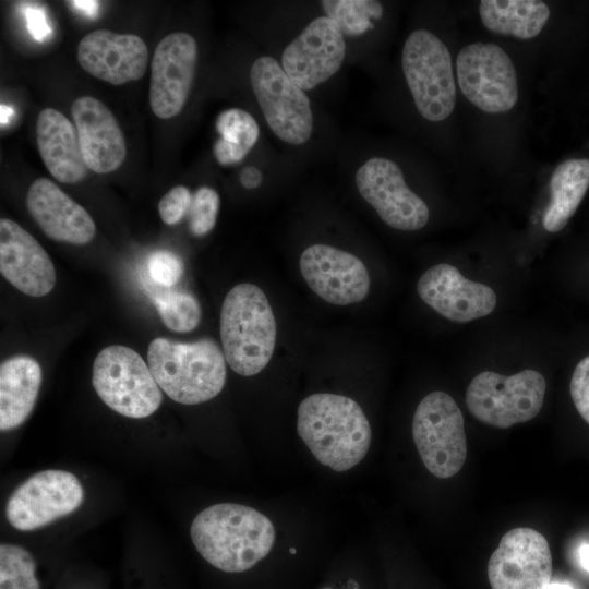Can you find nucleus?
<instances>
[{"label":"nucleus","mask_w":589,"mask_h":589,"mask_svg":"<svg viewBox=\"0 0 589 589\" xmlns=\"http://www.w3.org/2000/svg\"><path fill=\"white\" fill-rule=\"evenodd\" d=\"M190 536L197 552L212 566L226 573H242L269 553L275 528L252 507L221 503L195 516Z\"/></svg>","instance_id":"f257e3e1"},{"label":"nucleus","mask_w":589,"mask_h":589,"mask_svg":"<svg viewBox=\"0 0 589 589\" xmlns=\"http://www.w3.org/2000/svg\"><path fill=\"white\" fill-rule=\"evenodd\" d=\"M297 431L316 460L336 471L357 466L372 441L369 420L358 402L329 393L313 394L300 402Z\"/></svg>","instance_id":"f03ea898"},{"label":"nucleus","mask_w":589,"mask_h":589,"mask_svg":"<svg viewBox=\"0 0 589 589\" xmlns=\"http://www.w3.org/2000/svg\"><path fill=\"white\" fill-rule=\"evenodd\" d=\"M226 359L211 338L180 342L153 339L147 364L166 395L182 405H197L217 396L226 382Z\"/></svg>","instance_id":"7ed1b4c3"},{"label":"nucleus","mask_w":589,"mask_h":589,"mask_svg":"<svg viewBox=\"0 0 589 589\" xmlns=\"http://www.w3.org/2000/svg\"><path fill=\"white\" fill-rule=\"evenodd\" d=\"M276 320L264 291L238 284L226 294L220 311V340L228 365L242 376L260 373L276 345Z\"/></svg>","instance_id":"20e7f679"},{"label":"nucleus","mask_w":589,"mask_h":589,"mask_svg":"<svg viewBox=\"0 0 589 589\" xmlns=\"http://www.w3.org/2000/svg\"><path fill=\"white\" fill-rule=\"evenodd\" d=\"M545 389V378L536 370L528 369L509 376L483 371L468 385L466 405L480 422L507 429L538 416Z\"/></svg>","instance_id":"39448f33"},{"label":"nucleus","mask_w":589,"mask_h":589,"mask_svg":"<svg viewBox=\"0 0 589 589\" xmlns=\"http://www.w3.org/2000/svg\"><path fill=\"white\" fill-rule=\"evenodd\" d=\"M402 71L419 113L438 122L454 110L456 85L448 48L426 29L413 31L401 53Z\"/></svg>","instance_id":"423d86ee"},{"label":"nucleus","mask_w":589,"mask_h":589,"mask_svg":"<svg viewBox=\"0 0 589 589\" xmlns=\"http://www.w3.org/2000/svg\"><path fill=\"white\" fill-rule=\"evenodd\" d=\"M92 383L110 409L128 418H146L163 400L148 364L133 349L121 345L108 346L97 354Z\"/></svg>","instance_id":"0eeeda50"},{"label":"nucleus","mask_w":589,"mask_h":589,"mask_svg":"<svg viewBox=\"0 0 589 589\" xmlns=\"http://www.w3.org/2000/svg\"><path fill=\"white\" fill-rule=\"evenodd\" d=\"M412 437L423 465L436 478H450L462 468L467 457L464 418L448 394L432 392L420 401Z\"/></svg>","instance_id":"6e6552de"},{"label":"nucleus","mask_w":589,"mask_h":589,"mask_svg":"<svg viewBox=\"0 0 589 589\" xmlns=\"http://www.w3.org/2000/svg\"><path fill=\"white\" fill-rule=\"evenodd\" d=\"M250 83L264 118L281 141L300 145L313 130L309 97L272 57L257 58L250 70Z\"/></svg>","instance_id":"1a4fd4ad"},{"label":"nucleus","mask_w":589,"mask_h":589,"mask_svg":"<svg viewBox=\"0 0 589 589\" xmlns=\"http://www.w3.org/2000/svg\"><path fill=\"white\" fill-rule=\"evenodd\" d=\"M457 81L465 97L488 113L509 111L518 100V82L510 57L492 43H472L456 59Z\"/></svg>","instance_id":"9d476101"},{"label":"nucleus","mask_w":589,"mask_h":589,"mask_svg":"<svg viewBox=\"0 0 589 589\" xmlns=\"http://www.w3.org/2000/svg\"><path fill=\"white\" fill-rule=\"evenodd\" d=\"M83 501V486L73 473L44 470L14 490L7 502L5 517L13 528L31 531L70 515Z\"/></svg>","instance_id":"9b49d317"},{"label":"nucleus","mask_w":589,"mask_h":589,"mask_svg":"<svg viewBox=\"0 0 589 589\" xmlns=\"http://www.w3.org/2000/svg\"><path fill=\"white\" fill-rule=\"evenodd\" d=\"M356 184L361 196L392 228L419 230L429 221L428 205L409 189L401 169L393 160L381 157L366 160L357 170Z\"/></svg>","instance_id":"f8f14e48"},{"label":"nucleus","mask_w":589,"mask_h":589,"mask_svg":"<svg viewBox=\"0 0 589 589\" xmlns=\"http://www.w3.org/2000/svg\"><path fill=\"white\" fill-rule=\"evenodd\" d=\"M552 555L543 534L531 528L506 532L488 563L492 589H548Z\"/></svg>","instance_id":"ddd939ff"},{"label":"nucleus","mask_w":589,"mask_h":589,"mask_svg":"<svg viewBox=\"0 0 589 589\" xmlns=\"http://www.w3.org/2000/svg\"><path fill=\"white\" fill-rule=\"evenodd\" d=\"M197 65V45L188 33L173 32L156 46L152 60L149 105L161 119L177 116L190 94Z\"/></svg>","instance_id":"4468645a"},{"label":"nucleus","mask_w":589,"mask_h":589,"mask_svg":"<svg viewBox=\"0 0 589 589\" xmlns=\"http://www.w3.org/2000/svg\"><path fill=\"white\" fill-rule=\"evenodd\" d=\"M299 266L311 290L328 303L349 305L362 301L369 293L368 268L350 252L313 244L302 252Z\"/></svg>","instance_id":"2eb2a0df"},{"label":"nucleus","mask_w":589,"mask_h":589,"mask_svg":"<svg viewBox=\"0 0 589 589\" xmlns=\"http://www.w3.org/2000/svg\"><path fill=\"white\" fill-rule=\"evenodd\" d=\"M345 56L342 33L326 15L318 16L285 48L281 67L302 91H311L337 73Z\"/></svg>","instance_id":"dca6fc26"},{"label":"nucleus","mask_w":589,"mask_h":589,"mask_svg":"<svg viewBox=\"0 0 589 589\" xmlns=\"http://www.w3.org/2000/svg\"><path fill=\"white\" fill-rule=\"evenodd\" d=\"M417 291L425 304L455 323L484 317L497 302L491 287L466 278L447 263L426 269L418 280Z\"/></svg>","instance_id":"f3484780"},{"label":"nucleus","mask_w":589,"mask_h":589,"mask_svg":"<svg viewBox=\"0 0 589 589\" xmlns=\"http://www.w3.org/2000/svg\"><path fill=\"white\" fill-rule=\"evenodd\" d=\"M77 61L91 75L112 85H122L144 75L148 49L136 35L96 29L81 39Z\"/></svg>","instance_id":"a211bd4d"},{"label":"nucleus","mask_w":589,"mask_h":589,"mask_svg":"<svg viewBox=\"0 0 589 589\" xmlns=\"http://www.w3.org/2000/svg\"><path fill=\"white\" fill-rule=\"evenodd\" d=\"M0 272L31 297L49 293L56 284L53 263L39 242L17 223L0 220Z\"/></svg>","instance_id":"6ab92c4d"},{"label":"nucleus","mask_w":589,"mask_h":589,"mask_svg":"<svg viewBox=\"0 0 589 589\" xmlns=\"http://www.w3.org/2000/svg\"><path fill=\"white\" fill-rule=\"evenodd\" d=\"M71 113L88 170L96 173L117 170L125 159L127 145L110 109L95 97L82 96L72 103Z\"/></svg>","instance_id":"aec40b11"},{"label":"nucleus","mask_w":589,"mask_h":589,"mask_svg":"<svg viewBox=\"0 0 589 589\" xmlns=\"http://www.w3.org/2000/svg\"><path fill=\"white\" fill-rule=\"evenodd\" d=\"M26 206L34 221L55 241L83 245L96 233L87 211L47 178H38L31 184Z\"/></svg>","instance_id":"412c9836"},{"label":"nucleus","mask_w":589,"mask_h":589,"mask_svg":"<svg viewBox=\"0 0 589 589\" xmlns=\"http://www.w3.org/2000/svg\"><path fill=\"white\" fill-rule=\"evenodd\" d=\"M36 142L41 160L57 181L73 184L87 176L76 129L59 110L45 108L39 112Z\"/></svg>","instance_id":"4be33fe9"},{"label":"nucleus","mask_w":589,"mask_h":589,"mask_svg":"<svg viewBox=\"0 0 589 589\" xmlns=\"http://www.w3.org/2000/svg\"><path fill=\"white\" fill-rule=\"evenodd\" d=\"M41 384L39 363L29 356H15L0 366V429L21 425L31 414Z\"/></svg>","instance_id":"5701e85b"},{"label":"nucleus","mask_w":589,"mask_h":589,"mask_svg":"<svg viewBox=\"0 0 589 589\" xmlns=\"http://www.w3.org/2000/svg\"><path fill=\"white\" fill-rule=\"evenodd\" d=\"M589 189V158H569L554 169L550 179V203L543 227L550 232L562 230L576 213Z\"/></svg>","instance_id":"b1692460"},{"label":"nucleus","mask_w":589,"mask_h":589,"mask_svg":"<svg viewBox=\"0 0 589 589\" xmlns=\"http://www.w3.org/2000/svg\"><path fill=\"white\" fill-rule=\"evenodd\" d=\"M480 19L489 31L531 39L540 34L550 17V9L539 0H482Z\"/></svg>","instance_id":"393cba45"},{"label":"nucleus","mask_w":589,"mask_h":589,"mask_svg":"<svg viewBox=\"0 0 589 589\" xmlns=\"http://www.w3.org/2000/svg\"><path fill=\"white\" fill-rule=\"evenodd\" d=\"M219 139L214 143L213 154L221 166L240 163L259 140L260 128L245 110L230 108L221 111L215 121Z\"/></svg>","instance_id":"a878e982"},{"label":"nucleus","mask_w":589,"mask_h":589,"mask_svg":"<svg viewBox=\"0 0 589 589\" xmlns=\"http://www.w3.org/2000/svg\"><path fill=\"white\" fill-rule=\"evenodd\" d=\"M322 9L347 36L362 35L373 28L372 19L378 20L383 15V8L378 1L373 0H324Z\"/></svg>","instance_id":"bb28decb"},{"label":"nucleus","mask_w":589,"mask_h":589,"mask_svg":"<svg viewBox=\"0 0 589 589\" xmlns=\"http://www.w3.org/2000/svg\"><path fill=\"white\" fill-rule=\"evenodd\" d=\"M154 304L165 326L177 333H188L197 327L202 311L191 293L170 291L156 294Z\"/></svg>","instance_id":"cd10ccee"},{"label":"nucleus","mask_w":589,"mask_h":589,"mask_svg":"<svg viewBox=\"0 0 589 589\" xmlns=\"http://www.w3.org/2000/svg\"><path fill=\"white\" fill-rule=\"evenodd\" d=\"M36 564L24 548L1 543L0 589H40L35 575Z\"/></svg>","instance_id":"c85d7f7f"},{"label":"nucleus","mask_w":589,"mask_h":589,"mask_svg":"<svg viewBox=\"0 0 589 589\" xmlns=\"http://www.w3.org/2000/svg\"><path fill=\"white\" fill-rule=\"evenodd\" d=\"M219 205L220 199L214 189L201 187L194 192L188 213L192 235L202 237L215 227Z\"/></svg>","instance_id":"c756f323"},{"label":"nucleus","mask_w":589,"mask_h":589,"mask_svg":"<svg viewBox=\"0 0 589 589\" xmlns=\"http://www.w3.org/2000/svg\"><path fill=\"white\" fill-rule=\"evenodd\" d=\"M148 272L154 281L170 287L181 278L183 263L172 252L156 251L148 260Z\"/></svg>","instance_id":"7c9ffc66"},{"label":"nucleus","mask_w":589,"mask_h":589,"mask_svg":"<svg viewBox=\"0 0 589 589\" xmlns=\"http://www.w3.org/2000/svg\"><path fill=\"white\" fill-rule=\"evenodd\" d=\"M191 202L192 195L187 187H173L158 203V212L161 220L167 225L178 224L188 215Z\"/></svg>","instance_id":"2f4dec72"},{"label":"nucleus","mask_w":589,"mask_h":589,"mask_svg":"<svg viewBox=\"0 0 589 589\" xmlns=\"http://www.w3.org/2000/svg\"><path fill=\"white\" fill-rule=\"evenodd\" d=\"M572 400L580 417L589 424V356L576 365L569 385Z\"/></svg>","instance_id":"473e14b6"},{"label":"nucleus","mask_w":589,"mask_h":589,"mask_svg":"<svg viewBox=\"0 0 589 589\" xmlns=\"http://www.w3.org/2000/svg\"><path fill=\"white\" fill-rule=\"evenodd\" d=\"M26 26L32 37L37 41H44L49 38L52 31L48 23L45 10L34 2H22Z\"/></svg>","instance_id":"72a5a7b5"},{"label":"nucleus","mask_w":589,"mask_h":589,"mask_svg":"<svg viewBox=\"0 0 589 589\" xmlns=\"http://www.w3.org/2000/svg\"><path fill=\"white\" fill-rule=\"evenodd\" d=\"M263 180L262 172L256 167L244 168L240 173V182L245 189L257 188Z\"/></svg>","instance_id":"f704fd0d"},{"label":"nucleus","mask_w":589,"mask_h":589,"mask_svg":"<svg viewBox=\"0 0 589 589\" xmlns=\"http://www.w3.org/2000/svg\"><path fill=\"white\" fill-rule=\"evenodd\" d=\"M73 10L88 16L95 17L98 14L99 2L98 1H67Z\"/></svg>","instance_id":"c9c22d12"},{"label":"nucleus","mask_w":589,"mask_h":589,"mask_svg":"<svg viewBox=\"0 0 589 589\" xmlns=\"http://www.w3.org/2000/svg\"><path fill=\"white\" fill-rule=\"evenodd\" d=\"M578 560L581 567L589 573V543H582L578 550Z\"/></svg>","instance_id":"e433bc0d"},{"label":"nucleus","mask_w":589,"mask_h":589,"mask_svg":"<svg viewBox=\"0 0 589 589\" xmlns=\"http://www.w3.org/2000/svg\"><path fill=\"white\" fill-rule=\"evenodd\" d=\"M13 116V110L9 106L1 104V124H7Z\"/></svg>","instance_id":"4c0bfd02"},{"label":"nucleus","mask_w":589,"mask_h":589,"mask_svg":"<svg viewBox=\"0 0 589 589\" xmlns=\"http://www.w3.org/2000/svg\"><path fill=\"white\" fill-rule=\"evenodd\" d=\"M548 589H574V587L566 582L554 581L550 582Z\"/></svg>","instance_id":"58836bf2"},{"label":"nucleus","mask_w":589,"mask_h":589,"mask_svg":"<svg viewBox=\"0 0 589 589\" xmlns=\"http://www.w3.org/2000/svg\"><path fill=\"white\" fill-rule=\"evenodd\" d=\"M325 589H328V588H325Z\"/></svg>","instance_id":"ea45409f"}]
</instances>
